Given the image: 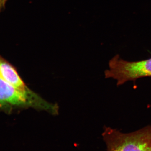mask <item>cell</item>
<instances>
[{
  "mask_svg": "<svg viewBox=\"0 0 151 151\" xmlns=\"http://www.w3.org/2000/svg\"><path fill=\"white\" fill-rule=\"evenodd\" d=\"M102 135L107 151H151V125L129 133L105 127Z\"/></svg>",
  "mask_w": 151,
  "mask_h": 151,
  "instance_id": "obj_1",
  "label": "cell"
},
{
  "mask_svg": "<svg viewBox=\"0 0 151 151\" xmlns=\"http://www.w3.org/2000/svg\"><path fill=\"white\" fill-rule=\"evenodd\" d=\"M30 107L46 111L53 115L57 114L56 104L49 103L33 91L22 92L0 78V108Z\"/></svg>",
  "mask_w": 151,
  "mask_h": 151,
  "instance_id": "obj_2",
  "label": "cell"
},
{
  "mask_svg": "<svg viewBox=\"0 0 151 151\" xmlns=\"http://www.w3.org/2000/svg\"><path fill=\"white\" fill-rule=\"evenodd\" d=\"M105 78L116 81L118 86L129 81L151 76V58L137 61H129L119 55L113 57L109 63V68L105 72Z\"/></svg>",
  "mask_w": 151,
  "mask_h": 151,
  "instance_id": "obj_3",
  "label": "cell"
},
{
  "mask_svg": "<svg viewBox=\"0 0 151 151\" xmlns=\"http://www.w3.org/2000/svg\"><path fill=\"white\" fill-rule=\"evenodd\" d=\"M0 78L22 92L28 93L32 92L26 85L15 68L1 56Z\"/></svg>",
  "mask_w": 151,
  "mask_h": 151,
  "instance_id": "obj_4",
  "label": "cell"
},
{
  "mask_svg": "<svg viewBox=\"0 0 151 151\" xmlns=\"http://www.w3.org/2000/svg\"><path fill=\"white\" fill-rule=\"evenodd\" d=\"M8 0H0V13L5 8L6 4Z\"/></svg>",
  "mask_w": 151,
  "mask_h": 151,
  "instance_id": "obj_5",
  "label": "cell"
}]
</instances>
